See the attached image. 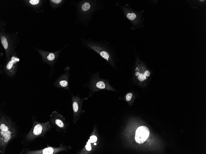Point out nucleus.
Masks as SVG:
<instances>
[{
  "label": "nucleus",
  "mask_w": 206,
  "mask_h": 154,
  "mask_svg": "<svg viewBox=\"0 0 206 154\" xmlns=\"http://www.w3.org/2000/svg\"><path fill=\"white\" fill-rule=\"evenodd\" d=\"M39 0H30L29 3L31 5H35L38 4L39 2Z\"/></svg>",
  "instance_id": "a211bd4d"
},
{
  "label": "nucleus",
  "mask_w": 206,
  "mask_h": 154,
  "mask_svg": "<svg viewBox=\"0 0 206 154\" xmlns=\"http://www.w3.org/2000/svg\"><path fill=\"white\" fill-rule=\"evenodd\" d=\"M75 4L77 10L76 23L81 22L85 26L91 21L94 12L103 8L101 1L98 0H83Z\"/></svg>",
  "instance_id": "7ed1b4c3"
},
{
  "label": "nucleus",
  "mask_w": 206,
  "mask_h": 154,
  "mask_svg": "<svg viewBox=\"0 0 206 154\" xmlns=\"http://www.w3.org/2000/svg\"><path fill=\"white\" fill-rule=\"evenodd\" d=\"M31 121V128L27 134L23 136L21 140V144L24 146L28 145L38 138L44 137L46 133L53 127L51 126L50 121L40 123L37 120L35 116L32 117Z\"/></svg>",
  "instance_id": "20e7f679"
},
{
  "label": "nucleus",
  "mask_w": 206,
  "mask_h": 154,
  "mask_svg": "<svg viewBox=\"0 0 206 154\" xmlns=\"http://www.w3.org/2000/svg\"><path fill=\"white\" fill-rule=\"evenodd\" d=\"M50 121L58 132L64 133L67 132L69 123L66 122L62 115L54 111L50 114Z\"/></svg>",
  "instance_id": "1a4fd4ad"
},
{
  "label": "nucleus",
  "mask_w": 206,
  "mask_h": 154,
  "mask_svg": "<svg viewBox=\"0 0 206 154\" xmlns=\"http://www.w3.org/2000/svg\"><path fill=\"white\" fill-rule=\"evenodd\" d=\"M50 1L52 3L58 4L60 3L62 0H51Z\"/></svg>",
  "instance_id": "6ab92c4d"
},
{
  "label": "nucleus",
  "mask_w": 206,
  "mask_h": 154,
  "mask_svg": "<svg viewBox=\"0 0 206 154\" xmlns=\"http://www.w3.org/2000/svg\"><path fill=\"white\" fill-rule=\"evenodd\" d=\"M71 95L73 115L72 121L76 124L82 114L84 112L82 108V104L83 102L87 100L88 98H81L79 94L75 96L72 94Z\"/></svg>",
  "instance_id": "9d476101"
},
{
  "label": "nucleus",
  "mask_w": 206,
  "mask_h": 154,
  "mask_svg": "<svg viewBox=\"0 0 206 154\" xmlns=\"http://www.w3.org/2000/svg\"><path fill=\"white\" fill-rule=\"evenodd\" d=\"M71 148L70 146L64 145L63 143L60 146L55 147L47 145V147L43 149L36 150H31L29 148H23L20 154H56L61 152H67Z\"/></svg>",
  "instance_id": "6e6552de"
},
{
  "label": "nucleus",
  "mask_w": 206,
  "mask_h": 154,
  "mask_svg": "<svg viewBox=\"0 0 206 154\" xmlns=\"http://www.w3.org/2000/svg\"><path fill=\"white\" fill-rule=\"evenodd\" d=\"M19 59L14 56L11 57V60L7 63L6 66L5 73L8 77H12L15 74L16 70L15 65L19 61Z\"/></svg>",
  "instance_id": "ddd939ff"
},
{
  "label": "nucleus",
  "mask_w": 206,
  "mask_h": 154,
  "mask_svg": "<svg viewBox=\"0 0 206 154\" xmlns=\"http://www.w3.org/2000/svg\"><path fill=\"white\" fill-rule=\"evenodd\" d=\"M132 75L133 81L143 86L147 84L151 80L152 72L146 65L137 56L133 67Z\"/></svg>",
  "instance_id": "39448f33"
},
{
  "label": "nucleus",
  "mask_w": 206,
  "mask_h": 154,
  "mask_svg": "<svg viewBox=\"0 0 206 154\" xmlns=\"http://www.w3.org/2000/svg\"><path fill=\"white\" fill-rule=\"evenodd\" d=\"M117 6L119 7L123 13L125 17L129 20L132 25L131 29L132 30H135L138 26L140 22V16L132 8L128 3L124 5H120L118 2L115 3Z\"/></svg>",
  "instance_id": "0eeeda50"
},
{
  "label": "nucleus",
  "mask_w": 206,
  "mask_h": 154,
  "mask_svg": "<svg viewBox=\"0 0 206 154\" xmlns=\"http://www.w3.org/2000/svg\"><path fill=\"white\" fill-rule=\"evenodd\" d=\"M61 50L55 52H43V55L45 56L46 61L50 65H53L56 61Z\"/></svg>",
  "instance_id": "4468645a"
},
{
  "label": "nucleus",
  "mask_w": 206,
  "mask_h": 154,
  "mask_svg": "<svg viewBox=\"0 0 206 154\" xmlns=\"http://www.w3.org/2000/svg\"><path fill=\"white\" fill-rule=\"evenodd\" d=\"M70 75V68L67 66L64 70V73L61 75L55 81L53 86L56 88H63L70 91L69 78Z\"/></svg>",
  "instance_id": "9b49d317"
},
{
  "label": "nucleus",
  "mask_w": 206,
  "mask_h": 154,
  "mask_svg": "<svg viewBox=\"0 0 206 154\" xmlns=\"http://www.w3.org/2000/svg\"><path fill=\"white\" fill-rule=\"evenodd\" d=\"M80 42L87 49L92 50L104 59L115 71L117 70L118 59L115 49L110 42L103 40H96L81 38Z\"/></svg>",
  "instance_id": "f257e3e1"
},
{
  "label": "nucleus",
  "mask_w": 206,
  "mask_h": 154,
  "mask_svg": "<svg viewBox=\"0 0 206 154\" xmlns=\"http://www.w3.org/2000/svg\"><path fill=\"white\" fill-rule=\"evenodd\" d=\"M16 123L3 111L0 112V153L4 154L8 144L18 136Z\"/></svg>",
  "instance_id": "f03ea898"
},
{
  "label": "nucleus",
  "mask_w": 206,
  "mask_h": 154,
  "mask_svg": "<svg viewBox=\"0 0 206 154\" xmlns=\"http://www.w3.org/2000/svg\"><path fill=\"white\" fill-rule=\"evenodd\" d=\"M133 93L132 92H129L126 94L125 96V100L128 102H130L133 99Z\"/></svg>",
  "instance_id": "dca6fc26"
},
{
  "label": "nucleus",
  "mask_w": 206,
  "mask_h": 154,
  "mask_svg": "<svg viewBox=\"0 0 206 154\" xmlns=\"http://www.w3.org/2000/svg\"><path fill=\"white\" fill-rule=\"evenodd\" d=\"M83 86L89 88L90 90L89 97L91 96L92 93L99 90H114L107 79L101 78L99 71L95 73L90 74L88 82L84 84Z\"/></svg>",
  "instance_id": "423d86ee"
},
{
  "label": "nucleus",
  "mask_w": 206,
  "mask_h": 154,
  "mask_svg": "<svg viewBox=\"0 0 206 154\" xmlns=\"http://www.w3.org/2000/svg\"><path fill=\"white\" fill-rule=\"evenodd\" d=\"M97 140V138L95 135H92L90 136V138L88 140V141L91 143H95Z\"/></svg>",
  "instance_id": "f3484780"
},
{
  "label": "nucleus",
  "mask_w": 206,
  "mask_h": 154,
  "mask_svg": "<svg viewBox=\"0 0 206 154\" xmlns=\"http://www.w3.org/2000/svg\"><path fill=\"white\" fill-rule=\"evenodd\" d=\"M1 40L4 49L7 51L8 48V43L6 38L4 36H2L1 38Z\"/></svg>",
  "instance_id": "2eb2a0df"
},
{
  "label": "nucleus",
  "mask_w": 206,
  "mask_h": 154,
  "mask_svg": "<svg viewBox=\"0 0 206 154\" xmlns=\"http://www.w3.org/2000/svg\"><path fill=\"white\" fill-rule=\"evenodd\" d=\"M149 134L150 131L147 127L144 126H140L136 131L135 140L138 144H142L146 141Z\"/></svg>",
  "instance_id": "f8f14e48"
}]
</instances>
